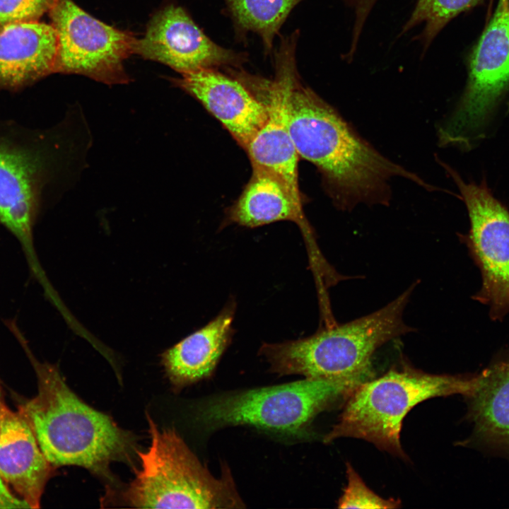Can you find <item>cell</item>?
<instances>
[{"mask_svg":"<svg viewBox=\"0 0 509 509\" xmlns=\"http://www.w3.org/2000/svg\"><path fill=\"white\" fill-rule=\"evenodd\" d=\"M478 382L479 374H431L402 363L353 390L346 397L338 421L324 436V443L343 437L360 438L404 457L400 432L409 411L433 397L457 394L467 397Z\"/></svg>","mask_w":509,"mask_h":509,"instance_id":"4","label":"cell"},{"mask_svg":"<svg viewBox=\"0 0 509 509\" xmlns=\"http://www.w3.org/2000/svg\"><path fill=\"white\" fill-rule=\"evenodd\" d=\"M353 8L354 22L351 45H358L365 21L378 0H345Z\"/></svg>","mask_w":509,"mask_h":509,"instance_id":"23","label":"cell"},{"mask_svg":"<svg viewBox=\"0 0 509 509\" xmlns=\"http://www.w3.org/2000/svg\"><path fill=\"white\" fill-rule=\"evenodd\" d=\"M460 189L469 218L467 234L460 235L481 276L474 300L487 305L493 320L509 313V210L485 181L465 182L445 166Z\"/></svg>","mask_w":509,"mask_h":509,"instance_id":"8","label":"cell"},{"mask_svg":"<svg viewBox=\"0 0 509 509\" xmlns=\"http://www.w3.org/2000/svg\"><path fill=\"white\" fill-rule=\"evenodd\" d=\"M365 380H302L210 397L200 402L196 420L206 430L248 426L300 435L312 420Z\"/></svg>","mask_w":509,"mask_h":509,"instance_id":"6","label":"cell"},{"mask_svg":"<svg viewBox=\"0 0 509 509\" xmlns=\"http://www.w3.org/2000/svg\"><path fill=\"white\" fill-rule=\"evenodd\" d=\"M173 81L199 100L244 148L267 119L265 103L238 81L213 69L182 74Z\"/></svg>","mask_w":509,"mask_h":509,"instance_id":"13","label":"cell"},{"mask_svg":"<svg viewBox=\"0 0 509 509\" xmlns=\"http://www.w3.org/2000/svg\"><path fill=\"white\" fill-rule=\"evenodd\" d=\"M252 175L235 203L228 211L226 222L247 228L289 221L300 228L309 245L313 269L327 264L315 241L302 206L293 199L286 186L274 175L252 168Z\"/></svg>","mask_w":509,"mask_h":509,"instance_id":"15","label":"cell"},{"mask_svg":"<svg viewBox=\"0 0 509 509\" xmlns=\"http://www.w3.org/2000/svg\"><path fill=\"white\" fill-rule=\"evenodd\" d=\"M150 446L136 451L140 469L122 491L125 505L139 508H238L245 507L228 469L216 478L177 431L160 428L146 414Z\"/></svg>","mask_w":509,"mask_h":509,"instance_id":"5","label":"cell"},{"mask_svg":"<svg viewBox=\"0 0 509 509\" xmlns=\"http://www.w3.org/2000/svg\"><path fill=\"white\" fill-rule=\"evenodd\" d=\"M18 411L0 403V476L30 508H39L54 469Z\"/></svg>","mask_w":509,"mask_h":509,"instance_id":"14","label":"cell"},{"mask_svg":"<svg viewBox=\"0 0 509 509\" xmlns=\"http://www.w3.org/2000/svg\"><path fill=\"white\" fill-rule=\"evenodd\" d=\"M481 0H417L400 35L419 25L423 29L418 40L426 50L433 40L454 18L478 4Z\"/></svg>","mask_w":509,"mask_h":509,"instance_id":"20","label":"cell"},{"mask_svg":"<svg viewBox=\"0 0 509 509\" xmlns=\"http://www.w3.org/2000/svg\"><path fill=\"white\" fill-rule=\"evenodd\" d=\"M348 484L339 500L340 508H397L399 500L385 499L371 491L363 482L351 464H346Z\"/></svg>","mask_w":509,"mask_h":509,"instance_id":"21","label":"cell"},{"mask_svg":"<svg viewBox=\"0 0 509 509\" xmlns=\"http://www.w3.org/2000/svg\"><path fill=\"white\" fill-rule=\"evenodd\" d=\"M509 88V3L497 6L474 48L467 84L451 116L440 127L443 146L469 148Z\"/></svg>","mask_w":509,"mask_h":509,"instance_id":"7","label":"cell"},{"mask_svg":"<svg viewBox=\"0 0 509 509\" xmlns=\"http://www.w3.org/2000/svg\"><path fill=\"white\" fill-rule=\"evenodd\" d=\"M418 282L386 305L344 324L323 326L312 335L281 343H264L259 354L270 372L308 379L372 378V357L388 341L413 332L404 312Z\"/></svg>","mask_w":509,"mask_h":509,"instance_id":"3","label":"cell"},{"mask_svg":"<svg viewBox=\"0 0 509 509\" xmlns=\"http://www.w3.org/2000/svg\"><path fill=\"white\" fill-rule=\"evenodd\" d=\"M28 129L0 124V223L33 257V228L44 175V158Z\"/></svg>","mask_w":509,"mask_h":509,"instance_id":"10","label":"cell"},{"mask_svg":"<svg viewBox=\"0 0 509 509\" xmlns=\"http://www.w3.org/2000/svg\"><path fill=\"white\" fill-rule=\"evenodd\" d=\"M54 0H0V28L11 23L37 21Z\"/></svg>","mask_w":509,"mask_h":509,"instance_id":"22","label":"cell"},{"mask_svg":"<svg viewBox=\"0 0 509 509\" xmlns=\"http://www.w3.org/2000/svg\"><path fill=\"white\" fill-rule=\"evenodd\" d=\"M288 126L299 157L321 172L340 209L358 204H388L389 182L402 177L431 190L416 175L384 157L295 76L288 98Z\"/></svg>","mask_w":509,"mask_h":509,"instance_id":"1","label":"cell"},{"mask_svg":"<svg viewBox=\"0 0 509 509\" xmlns=\"http://www.w3.org/2000/svg\"><path fill=\"white\" fill-rule=\"evenodd\" d=\"M29 356L37 393L18 402L47 460L55 468L74 465L108 478L109 465L129 460L135 438L108 415L82 401L66 385L57 367Z\"/></svg>","mask_w":509,"mask_h":509,"instance_id":"2","label":"cell"},{"mask_svg":"<svg viewBox=\"0 0 509 509\" xmlns=\"http://www.w3.org/2000/svg\"><path fill=\"white\" fill-rule=\"evenodd\" d=\"M4 399L0 381V403ZM0 508H30L25 501L18 496L0 476Z\"/></svg>","mask_w":509,"mask_h":509,"instance_id":"24","label":"cell"},{"mask_svg":"<svg viewBox=\"0 0 509 509\" xmlns=\"http://www.w3.org/2000/svg\"><path fill=\"white\" fill-rule=\"evenodd\" d=\"M467 397L475 435L509 457V353L479 374L478 385Z\"/></svg>","mask_w":509,"mask_h":509,"instance_id":"18","label":"cell"},{"mask_svg":"<svg viewBox=\"0 0 509 509\" xmlns=\"http://www.w3.org/2000/svg\"><path fill=\"white\" fill-rule=\"evenodd\" d=\"M57 33L38 21L0 28V89L16 90L54 73Z\"/></svg>","mask_w":509,"mask_h":509,"instance_id":"16","label":"cell"},{"mask_svg":"<svg viewBox=\"0 0 509 509\" xmlns=\"http://www.w3.org/2000/svg\"><path fill=\"white\" fill-rule=\"evenodd\" d=\"M277 73L265 103L267 117L245 146L252 168L270 172L287 188L297 204L303 206L299 189V156L288 126V98L296 76L294 57L289 47L281 50Z\"/></svg>","mask_w":509,"mask_h":509,"instance_id":"12","label":"cell"},{"mask_svg":"<svg viewBox=\"0 0 509 509\" xmlns=\"http://www.w3.org/2000/svg\"><path fill=\"white\" fill-rule=\"evenodd\" d=\"M236 303L230 300L206 325L169 348L161 363L173 389L209 378L232 341Z\"/></svg>","mask_w":509,"mask_h":509,"instance_id":"17","label":"cell"},{"mask_svg":"<svg viewBox=\"0 0 509 509\" xmlns=\"http://www.w3.org/2000/svg\"><path fill=\"white\" fill-rule=\"evenodd\" d=\"M239 28L257 33L267 50L291 10L302 0H224Z\"/></svg>","mask_w":509,"mask_h":509,"instance_id":"19","label":"cell"},{"mask_svg":"<svg viewBox=\"0 0 509 509\" xmlns=\"http://www.w3.org/2000/svg\"><path fill=\"white\" fill-rule=\"evenodd\" d=\"M509 3V0H499L498 6H505Z\"/></svg>","mask_w":509,"mask_h":509,"instance_id":"25","label":"cell"},{"mask_svg":"<svg viewBox=\"0 0 509 509\" xmlns=\"http://www.w3.org/2000/svg\"><path fill=\"white\" fill-rule=\"evenodd\" d=\"M57 37L54 72L77 74L112 85L129 81L123 62L134 38L88 14L71 0H54L49 11Z\"/></svg>","mask_w":509,"mask_h":509,"instance_id":"9","label":"cell"},{"mask_svg":"<svg viewBox=\"0 0 509 509\" xmlns=\"http://www.w3.org/2000/svg\"><path fill=\"white\" fill-rule=\"evenodd\" d=\"M133 52L185 74L223 65H238L242 57L213 42L185 11L170 5L149 21L144 36L134 40Z\"/></svg>","mask_w":509,"mask_h":509,"instance_id":"11","label":"cell"}]
</instances>
